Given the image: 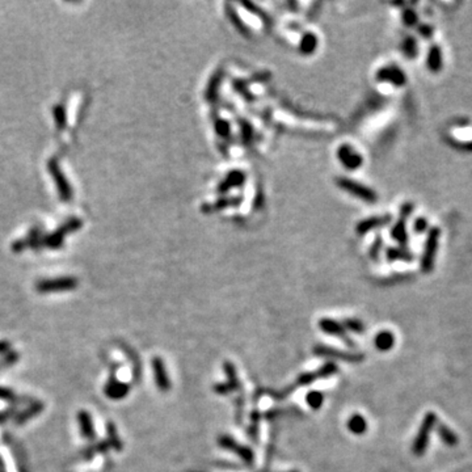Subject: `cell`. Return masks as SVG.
Instances as JSON below:
<instances>
[{"mask_svg":"<svg viewBox=\"0 0 472 472\" xmlns=\"http://www.w3.org/2000/svg\"><path fill=\"white\" fill-rule=\"evenodd\" d=\"M437 420L438 419H437V415L434 412H428L422 420L412 445V451L416 456H422L425 454L428 445H429L430 434H432L433 429L436 428Z\"/></svg>","mask_w":472,"mask_h":472,"instance_id":"6da1fadb","label":"cell"},{"mask_svg":"<svg viewBox=\"0 0 472 472\" xmlns=\"http://www.w3.org/2000/svg\"><path fill=\"white\" fill-rule=\"evenodd\" d=\"M218 446L222 449L227 450L229 452H233L235 455L239 456L246 464L252 465L255 462V452L250 446L240 445L232 436L229 434H222L218 437Z\"/></svg>","mask_w":472,"mask_h":472,"instance_id":"7a4b0ae2","label":"cell"},{"mask_svg":"<svg viewBox=\"0 0 472 472\" xmlns=\"http://www.w3.org/2000/svg\"><path fill=\"white\" fill-rule=\"evenodd\" d=\"M313 354L322 358H331V359H339L343 362H349V363H358L362 362L365 359V354L363 353H354V352H344V350L335 349L332 346L323 345L319 344L313 348Z\"/></svg>","mask_w":472,"mask_h":472,"instance_id":"3957f363","label":"cell"},{"mask_svg":"<svg viewBox=\"0 0 472 472\" xmlns=\"http://www.w3.org/2000/svg\"><path fill=\"white\" fill-rule=\"evenodd\" d=\"M441 231L437 227L430 228L428 239H426L425 248L421 257V270L424 273H430L434 268V260H436L437 250H438V240Z\"/></svg>","mask_w":472,"mask_h":472,"instance_id":"277c9868","label":"cell"},{"mask_svg":"<svg viewBox=\"0 0 472 472\" xmlns=\"http://www.w3.org/2000/svg\"><path fill=\"white\" fill-rule=\"evenodd\" d=\"M319 328L322 329L324 333L329 335V336L337 337V339H340L341 341H344L349 348H356V344H354V341L349 337V335L346 332V329L344 328L343 323L329 319V318H323L319 322Z\"/></svg>","mask_w":472,"mask_h":472,"instance_id":"5b68a950","label":"cell"},{"mask_svg":"<svg viewBox=\"0 0 472 472\" xmlns=\"http://www.w3.org/2000/svg\"><path fill=\"white\" fill-rule=\"evenodd\" d=\"M152 372H153V379H155V384L162 392H168L172 387L171 383V378L168 375L166 369V363L160 357H153L152 359Z\"/></svg>","mask_w":472,"mask_h":472,"instance_id":"8992f818","label":"cell"},{"mask_svg":"<svg viewBox=\"0 0 472 472\" xmlns=\"http://www.w3.org/2000/svg\"><path fill=\"white\" fill-rule=\"evenodd\" d=\"M130 392V384L129 383L121 382V380L116 379L114 376H112L108 383L104 387V394L109 398L110 400H122L123 398H126Z\"/></svg>","mask_w":472,"mask_h":472,"instance_id":"52a82bcc","label":"cell"},{"mask_svg":"<svg viewBox=\"0 0 472 472\" xmlns=\"http://www.w3.org/2000/svg\"><path fill=\"white\" fill-rule=\"evenodd\" d=\"M77 421H79L80 432H82L83 437H86V438L90 439V441H93V439L96 438L95 425H93L92 416L90 415V412H87V411L82 409V411L77 413Z\"/></svg>","mask_w":472,"mask_h":472,"instance_id":"ba28073f","label":"cell"},{"mask_svg":"<svg viewBox=\"0 0 472 472\" xmlns=\"http://www.w3.org/2000/svg\"><path fill=\"white\" fill-rule=\"evenodd\" d=\"M374 345L379 352H388L395 345V336L391 331H380L374 339Z\"/></svg>","mask_w":472,"mask_h":472,"instance_id":"9c48e42d","label":"cell"},{"mask_svg":"<svg viewBox=\"0 0 472 472\" xmlns=\"http://www.w3.org/2000/svg\"><path fill=\"white\" fill-rule=\"evenodd\" d=\"M346 425H348V429H349L350 433L353 434H356V436H362L367 432V428H369V424L366 421V419L363 417L362 415H352L346 422Z\"/></svg>","mask_w":472,"mask_h":472,"instance_id":"30bf717a","label":"cell"},{"mask_svg":"<svg viewBox=\"0 0 472 472\" xmlns=\"http://www.w3.org/2000/svg\"><path fill=\"white\" fill-rule=\"evenodd\" d=\"M437 434L441 438L445 445L450 446V447H454L459 443V438L456 436V433L454 432L452 429H450L449 426L445 425V424H439L437 425Z\"/></svg>","mask_w":472,"mask_h":472,"instance_id":"8fae6325","label":"cell"},{"mask_svg":"<svg viewBox=\"0 0 472 472\" xmlns=\"http://www.w3.org/2000/svg\"><path fill=\"white\" fill-rule=\"evenodd\" d=\"M223 370H224V374L227 376V383L232 388V391H239L242 388V383H240L239 378H238L235 365L232 362H229V361H226V362L223 363Z\"/></svg>","mask_w":472,"mask_h":472,"instance_id":"7c38bea8","label":"cell"},{"mask_svg":"<svg viewBox=\"0 0 472 472\" xmlns=\"http://www.w3.org/2000/svg\"><path fill=\"white\" fill-rule=\"evenodd\" d=\"M107 441L110 445V447H113L116 451H122V441H121L120 436H118L116 424H113L112 421H109L107 424Z\"/></svg>","mask_w":472,"mask_h":472,"instance_id":"4fadbf2b","label":"cell"},{"mask_svg":"<svg viewBox=\"0 0 472 472\" xmlns=\"http://www.w3.org/2000/svg\"><path fill=\"white\" fill-rule=\"evenodd\" d=\"M344 186H345L348 190H350L352 193L357 194V196L363 198L365 201H370V202L375 201V194L372 193L371 190L366 189L365 186H361L356 183H350V181H345V183H344Z\"/></svg>","mask_w":472,"mask_h":472,"instance_id":"5bb4252c","label":"cell"},{"mask_svg":"<svg viewBox=\"0 0 472 472\" xmlns=\"http://www.w3.org/2000/svg\"><path fill=\"white\" fill-rule=\"evenodd\" d=\"M43 411V404L41 402H34L29 408H27L24 412H21L20 415H17L16 417V424L17 425H21L24 422H27L28 420H30L32 417L37 416L38 413H41Z\"/></svg>","mask_w":472,"mask_h":472,"instance_id":"9a60e30c","label":"cell"},{"mask_svg":"<svg viewBox=\"0 0 472 472\" xmlns=\"http://www.w3.org/2000/svg\"><path fill=\"white\" fill-rule=\"evenodd\" d=\"M428 66L430 70L438 71L442 67V54L437 46H433L428 55Z\"/></svg>","mask_w":472,"mask_h":472,"instance_id":"2e32d148","label":"cell"},{"mask_svg":"<svg viewBox=\"0 0 472 472\" xmlns=\"http://www.w3.org/2000/svg\"><path fill=\"white\" fill-rule=\"evenodd\" d=\"M315 372H316V376H318V380L328 379V378H331V376L339 372V367H337L336 363L326 362L324 365L320 366L319 369L316 370Z\"/></svg>","mask_w":472,"mask_h":472,"instance_id":"e0dca14e","label":"cell"},{"mask_svg":"<svg viewBox=\"0 0 472 472\" xmlns=\"http://www.w3.org/2000/svg\"><path fill=\"white\" fill-rule=\"evenodd\" d=\"M380 76L382 77H387L388 80L394 82L396 86H402L404 82H406V77L403 75V72L398 68H394V67H389V68H384V70L380 72Z\"/></svg>","mask_w":472,"mask_h":472,"instance_id":"ac0fdd59","label":"cell"},{"mask_svg":"<svg viewBox=\"0 0 472 472\" xmlns=\"http://www.w3.org/2000/svg\"><path fill=\"white\" fill-rule=\"evenodd\" d=\"M306 403L307 406L313 411L322 408L323 403H324V395L320 391H309L306 395Z\"/></svg>","mask_w":472,"mask_h":472,"instance_id":"d6986e66","label":"cell"},{"mask_svg":"<svg viewBox=\"0 0 472 472\" xmlns=\"http://www.w3.org/2000/svg\"><path fill=\"white\" fill-rule=\"evenodd\" d=\"M340 156H341V160L348 167H356L359 166V163H361V156H359L358 153L353 152L349 148V146H348V148H344V152L343 151L340 152Z\"/></svg>","mask_w":472,"mask_h":472,"instance_id":"ffe728a7","label":"cell"},{"mask_svg":"<svg viewBox=\"0 0 472 472\" xmlns=\"http://www.w3.org/2000/svg\"><path fill=\"white\" fill-rule=\"evenodd\" d=\"M343 326L346 331H350L353 333H363L365 332V324L359 319H353L348 318L343 322Z\"/></svg>","mask_w":472,"mask_h":472,"instance_id":"44dd1931","label":"cell"},{"mask_svg":"<svg viewBox=\"0 0 472 472\" xmlns=\"http://www.w3.org/2000/svg\"><path fill=\"white\" fill-rule=\"evenodd\" d=\"M72 287V281L70 279H60V281H54V282L50 283H43V285H40V290L41 291H49V290H58V289H70Z\"/></svg>","mask_w":472,"mask_h":472,"instance_id":"7402d4cb","label":"cell"},{"mask_svg":"<svg viewBox=\"0 0 472 472\" xmlns=\"http://www.w3.org/2000/svg\"><path fill=\"white\" fill-rule=\"evenodd\" d=\"M318 380V376H316L315 371H307L300 374L298 378H296V384L295 386H309L311 383L316 382Z\"/></svg>","mask_w":472,"mask_h":472,"instance_id":"603a6c76","label":"cell"},{"mask_svg":"<svg viewBox=\"0 0 472 472\" xmlns=\"http://www.w3.org/2000/svg\"><path fill=\"white\" fill-rule=\"evenodd\" d=\"M394 236H395L396 239L399 240V243L404 244L407 240V233H406V228H404V224L403 222L398 223V226L394 228Z\"/></svg>","mask_w":472,"mask_h":472,"instance_id":"cb8c5ba5","label":"cell"},{"mask_svg":"<svg viewBox=\"0 0 472 472\" xmlns=\"http://www.w3.org/2000/svg\"><path fill=\"white\" fill-rule=\"evenodd\" d=\"M214 391L218 395H227V394L233 392L232 388L229 387V384L227 382H222V383H216L215 386H214Z\"/></svg>","mask_w":472,"mask_h":472,"instance_id":"d4e9b609","label":"cell"},{"mask_svg":"<svg viewBox=\"0 0 472 472\" xmlns=\"http://www.w3.org/2000/svg\"><path fill=\"white\" fill-rule=\"evenodd\" d=\"M15 398L14 392L8 388H4V387H0V399L2 400H10L12 402Z\"/></svg>","mask_w":472,"mask_h":472,"instance_id":"484cf974","label":"cell"},{"mask_svg":"<svg viewBox=\"0 0 472 472\" xmlns=\"http://www.w3.org/2000/svg\"><path fill=\"white\" fill-rule=\"evenodd\" d=\"M426 227H428V222H426L424 218H419V219L416 220V223H415L416 232H424V231L426 229Z\"/></svg>","mask_w":472,"mask_h":472,"instance_id":"4316f807","label":"cell"},{"mask_svg":"<svg viewBox=\"0 0 472 472\" xmlns=\"http://www.w3.org/2000/svg\"><path fill=\"white\" fill-rule=\"evenodd\" d=\"M11 349V344L8 341H0V353H7Z\"/></svg>","mask_w":472,"mask_h":472,"instance_id":"83f0119b","label":"cell"},{"mask_svg":"<svg viewBox=\"0 0 472 472\" xmlns=\"http://www.w3.org/2000/svg\"><path fill=\"white\" fill-rule=\"evenodd\" d=\"M287 472H299L298 469H294V471H287Z\"/></svg>","mask_w":472,"mask_h":472,"instance_id":"f1b7e54d","label":"cell"},{"mask_svg":"<svg viewBox=\"0 0 472 472\" xmlns=\"http://www.w3.org/2000/svg\"><path fill=\"white\" fill-rule=\"evenodd\" d=\"M2 472H3V471H2Z\"/></svg>","mask_w":472,"mask_h":472,"instance_id":"f546056e","label":"cell"}]
</instances>
